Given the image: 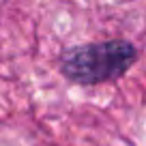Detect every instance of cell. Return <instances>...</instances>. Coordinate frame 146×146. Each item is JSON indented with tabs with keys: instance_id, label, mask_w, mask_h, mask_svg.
<instances>
[{
	"instance_id": "6da1fadb",
	"label": "cell",
	"mask_w": 146,
	"mask_h": 146,
	"mask_svg": "<svg viewBox=\"0 0 146 146\" xmlns=\"http://www.w3.org/2000/svg\"><path fill=\"white\" fill-rule=\"evenodd\" d=\"M137 56V47L125 39L84 43L62 52L60 73L78 86L116 82L135 64Z\"/></svg>"
}]
</instances>
